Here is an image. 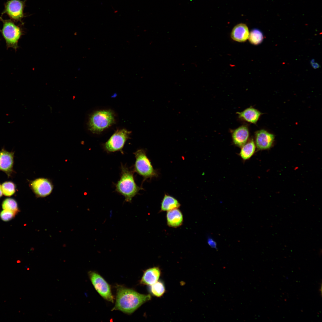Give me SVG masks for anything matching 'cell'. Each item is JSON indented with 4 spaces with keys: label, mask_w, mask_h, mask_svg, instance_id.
<instances>
[{
    "label": "cell",
    "mask_w": 322,
    "mask_h": 322,
    "mask_svg": "<svg viewBox=\"0 0 322 322\" xmlns=\"http://www.w3.org/2000/svg\"><path fill=\"white\" fill-rule=\"evenodd\" d=\"M151 299L150 294H141L133 289L119 286L117 289L115 304L112 310L131 314Z\"/></svg>",
    "instance_id": "obj_1"
},
{
    "label": "cell",
    "mask_w": 322,
    "mask_h": 322,
    "mask_svg": "<svg viewBox=\"0 0 322 322\" xmlns=\"http://www.w3.org/2000/svg\"><path fill=\"white\" fill-rule=\"evenodd\" d=\"M134 172L133 170L121 164L120 178L115 184V191L124 197L126 202L130 203L139 191L143 189L135 182Z\"/></svg>",
    "instance_id": "obj_2"
},
{
    "label": "cell",
    "mask_w": 322,
    "mask_h": 322,
    "mask_svg": "<svg viewBox=\"0 0 322 322\" xmlns=\"http://www.w3.org/2000/svg\"><path fill=\"white\" fill-rule=\"evenodd\" d=\"M115 122V115L112 110H99L93 112L90 116L88 124V129L92 132L98 134L108 128Z\"/></svg>",
    "instance_id": "obj_3"
},
{
    "label": "cell",
    "mask_w": 322,
    "mask_h": 322,
    "mask_svg": "<svg viewBox=\"0 0 322 322\" xmlns=\"http://www.w3.org/2000/svg\"><path fill=\"white\" fill-rule=\"evenodd\" d=\"M133 154L135 161L133 170L134 172L143 177V181L158 177V172L154 169L145 150L139 149Z\"/></svg>",
    "instance_id": "obj_4"
},
{
    "label": "cell",
    "mask_w": 322,
    "mask_h": 322,
    "mask_svg": "<svg viewBox=\"0 0 322 322\" xmlns=\"http://www.w3.org/2000/svg\"><path fill=\"white\" fill-rule=\"evenodd\" d=\"M5 40L7 49L12 48L16 51L19 47L18 41L23 35L21 29L10 21H5L1 31Z\"/></svg>",
    "instance_id": "obj_5"
},
{
    "label": "cell",
    "mask_w": 322,
    "mask_h": 322,
    "mask_svg": "<svg viewBox=\"0 0 322 322\" xmlns=\"http://www.w3.org/2000/svg\"><path fill=\"white\" fill-rule=\"evenodd\" d=\"M131 133V131L124 129L117 130L103 144V149L108 153L119 151L123 153L122 149Z\"/></svg>",
    "instance_id": "obj_6"
},
{
    "label": "cell",
    "mask_w": 322,
    "mask_h": 322,
    "mask_svg": "<svg viewBox=\"0 0 322 322\" xmlns=\"http://www.w3.org/2000/svg\"><path fill=\"white\" fill-rule=\"evenodd\" d=\"M88 275L94 287L100 295L106 300L113 303L114 297L111 287L104 279L94 271H89Z\"/></svg>",
    "instance_id": "obj_7"
},
{
    "label": "cell",
    "mask_w": 322,
    "mask_h": 322,
    "mask_svg": "<svg viewBox=\"0 0 322 322\" xmlns=\"http://www.w3.org/2000/svg\"><path fill=\"white\" fill-rule=\"evenodd\" d=\"M30 186L37 197H44L49 195L53 188V184L48 179L39 178L31 181Z\"/></svg>",
    "instance_id": "obj_8"
},
{
    "label": "cell",
    "mask_w": 322,
    "mask_h": 322,
    "mask_svg": "<svg viewBox=\"0 0 322 322\" xmlns=\"http://www.w3.org/2000/svg\"><path fill=\"white\" fill-rule=\"evenodd\" d=\"M255 145L259 150L268 149L271 148L274 141L275 136L264 129L255 132Z\"/></svg>",
    "instance_id": "obj_9"
},
{
    "label": "cell",
    "mask_w": 322,
    "mask_h": 322,
    "mask_svg": "<svg viewBox=\"0 0 322 322\" xmlns=\"http://www.w3.org/2000/svg\"><path fill=\"white\" fill-rule=\"evenodd\" d=\"M24 2L19 0H11L7 3L5 12L12 19L19 21L24 17Z\"/></svg>",
    "instance_id": "obj_10"
},
{
    "label": "cell",
    "mask_w": 322,
    "mask_h": 322,
    "mask_svg": "<svg viewBox=\"0 0 322 322\" xmlns=\"http://www.w3.org/2000/svg\"><path fill=\"white\" fill-rule=\"evenodd\" d=\"M231 131L233 142L236 146L241 147L247 141L249 137L247 125H243Z\"/></svg>",
    "instance_id": "obj_11"
},
{
    "label": "cell",
    "mask_w": 322,
    "mask_h": 322,
    "mask_svg": "<svg viewBox=\"0 0 322 322\" xmlns=\"http://www.w3.org/2000/svg\"><path fill=\"white\" fill-rule=\"evenodd\" d=\"M14 153L2 148L0 151V170L10 176L13 172Z\"/></svg>",
    "instance_id": "obj_12"
},
{
    "label": "cell",
    "mask_w": 322,
    "mask_h": 322,
    "mask_svg": "<svg viewBox=\"0 0 322 322\" xmlns=\"http://www.w3.org/2000/svg\"><path fill=\"white\" fill-rule=\"evenodd\" d=\"M161 274V271L158 267L148 268L144 272L140 281V284L151 285L157 281Z\"/></svg>",
    "instance_id": "obj_13"
},
{
    "label": "cell",
    "mask_w": 322,
    "mask_h": 322,
    "mask_svg": "<svg viewBox=\"0 0 322 322\" xmlns=\"http://www.w3.org/2000/svg\"><path fill=\"white\" fill-rule=\"evenodd\" d=\"M239 118L248 123L256 124L262 113L257 109L250 106L241 112H238Z\"/></svg>",
    "instance_id": "obj_14"
},
{
    "label": "cell",
    "mask_w": 322,
    "mask_h": 322,
    "mask_svg": "<svg viewBox=\"0 0 322 322\" xmlns=\"http://www.w3.org/2000/svg\"><path fill=\"white\" fill-rule=\"evenodd\" d=\"M248 29L246 25L240 24L233 29L231 35V38L239 42H244L248 39L249 36Z\"/></svg>",
    "instance_id": "obj_15"
},
{
    "label": "cell",
    "mask_w": 322,
    "mask_h": 322,
    "mask_svg": "<svg viewBox=\"0 0 322 322\" xmlns=\"http://www.w3.org/2000/svg\"><path fill=\"white\" fill-rule=\"evenodd\" d=\"M167 225L170 227L176 228L181 226L183 221V216L178 208L168 211L166 216Z\"/></svg>",
    "instance_id": "obj_16"
},
{
    "label": "cell",
    "mask_w": 322,
    "mask_h": 322,
    "mask_svg": "<svg viewBox=\"0 0 322 322\" xmlns=\"http://www.w3.org/2000/svg\"><path fill=\"white\" fill-rule=\"evenodd\" d=\"M181 206L178 200L174 197L165 194L161 203L160 212L168 211L178 208Z\"/></svg>",
    "instance_id": "obj_17"
},
{
    "label": "cell",
    "mask_w": 322,
    "mask_h": 322,
    "mask_svg": "<svg viewBox=\"0 0 322 322\" xmlns=\"http://www.w3.org/2000/svg\"><path fill=\"white\" fill-rule=\"evenodd\" d=\"M239 154L244 160L249 159L255 153L256 145L253 139H250L241 147Z\"/></svg>",
    "instance_id": "obj_18"
},
{
    "label": "cell",
    "mask_w": 322,
    "mask_h": 322,
    "mask_svg": "<svg viewBox=\"0 0 322 322\" xmlns=\"http://www.w3.org/2000/svg\"><path fill=\"white\" fill-rule=\"evenodd\" d=\"M150 286V292L154 296L160 297L163 295L165 292V286L161 281H157Z\"/></svg>",
    "instance_id": "obj_19"
},
{
    "label": "cell",
    "mask_w": 322,
    "mask_h": 322,
    "mask_svg": "<svg viewBox=\"0 0 322 322\" xmlns=\"http://www.w3.org/2000/svg\"><path fill=\"white\" fill-rule=\"evenodd\" d=\"M2 208L3 210H6L12 211L16 214L19 211L18 205L16 201L11 198L5 199L2 202Z\"/></svg>",
    "instance_id": "obj_20"
},
{
    "label": "cell",
    "mask_w": 322,
    "mask_h": 322,
    "mask_svg": "<svg viewBox=\"0 0 322 322\" xmlns=\"http://www.w3.org/2000/svg\"><path fill=\"white\" fill-rule=\"evenodd\" d=\"M263 36L262 32L259 30L254 29L249 34L248 38L250 42L254 45H257L262 41Z\"/></svg>",
    "instance_id": "obj_21"
},
{
    "label": "cell",
    "mask_w": 322,
    "mask_h": 322,
    "mask_svg": "<svg viewBox=\"0 0 322 322\" xmlns=\"http://www.w3.org/2000/svg\"><path fill=\"white\" fill-rule=\"evenodd\" d=\"M1 186L3 193L5 196H10L15 192L16 185L11 181L5 182L2 184Z\"/></svg>",
    "instance_id": "obj_22"
},
{
    "label": "cell",
    "mask_w": 322,
    "mask_h": 322,
    "mask_svg": "<svg viewBox=\"0 0 322 322\" xmlns=\"http://www.w3.org/2000/svg\"><path fill=\"white\" fill-rule=\"evenodd\" d=\"M16 214V213L12 211L3 210L0 213V217L2 220L8 221L12 219Z\"/></svg>",
    "instance_id": "obj_23"
},
{
    "label": "cell",
    "mask_w": 322,
    "mask_h": 322,
    "mask_svg": "<svg viewBox=\"0 0 322 322\" xmlns=\"http://www.w3.org/2000/svg\"><path fill=\"white\" fill-rule=\"evenodd\" d=\"M207 242L208 244L211 247L213 248H216V243L212 238L210 237H208Z\"/></svg>",
    "instance_id": "obj_24"
},
{
    "label": "cell",
    "mask_w": 322,
    "mask_h": 322,
    "mask_svg": "<svg viewBox=\"0 0 322 322\" xmlns=\"http://www.w3.org/2000/svg\"><path fill=\"white\" fill-rule=\"evenodd\" d=\"M312 66L315 68H316L318 67V65L316 63H313L312 64Z\"/></svg>",
    "instance_id": "obj_25"
},
{
    "label": "cell",
    "mask_w": 322,
    "mask_h": 322,
    "mask_svg": "<svg viewBox=\"0 0 322 322\" xmlns=\"http://www.w3.org/2000/svg\"><path fill=\"white\" fill-rule=\"evenodd\" d=\"M2 191L1 188V186L0 184V197H1L2 195Z\"/></svg>",
    "instance_id": "obj_26"
},
{
    "label": "cell",
    "mask_w": 322,
    "mask_h": 322,
    "mask_svg": "<svg viewBox=\"0 0 322 322\" xmlns=\"http://www.w3.org/2000/svg\"></svg>",
    "instance_id": "obj_27"
}]
</instances>
